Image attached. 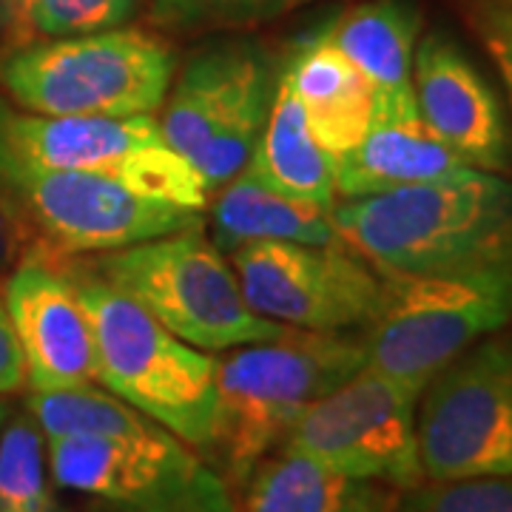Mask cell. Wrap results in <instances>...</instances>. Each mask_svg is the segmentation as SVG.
<instances>
[{"label":"cell","instance_id":"cell-1","mask_svg":"<svg viewBox=\"0 0 512 512\" xmlns=\"http://www.w3.org/2000/svg\"><path fill=\"white\" fill-rule=\"evenodd\" d=\"M342 242L384 276L512 268V180L464 171L330 208Z\"/></svg>","mask_w":512,"mask_h":512},{"label":"cell","instance_id":"cell-2","mask_svg":"<svg viewBox=\"0 0 512 512\" xmlns=\"http://www.w3.org/2000/svg\"><path fill=\"white\" fill-rule=\"evenodd\" d=\"M367 365L362 333L285 328L274 339L214 356L220 436L214 450L242 487L268 456L282 450L299 416Z\"/></svg>","mask_w":512,"mask_h":512},{"label":"cell","instance_id":"cell-3","mask_svg":"<svg viewBox=\"0 0 512 512\" xmlns=\"http://www.w3.org/2000/svg\"><path fill=\"white\" fill-rule=\"evenodd\" d=\"M180 57L134 23L0 46V94L52 117H157Z\"/></svg>","mask_w":512,"mask_h":512},{"label":"cell","instance_id":"cell-4","mask_svg":"<svg viewBox=\"0 0 512 512\" xmlns=\"http://www.w3.org/2000/svg\"><path fill=\"white\" fill-rule=\"evenodd\" d=\"M66 262L128 296L205 353L265 342L285 330L251 311L231 259L211 242L205 225Z\"/></svg>","mask_w":512,"mask_h":512},{"label":"cell","instance_id":"cell-5","mask_svg":"<svg viewBox=\"0 0 512 512\" xmlns=\"http://www.w3.org/2000/svg\"><path fill=\"white\" fill-rule=\"evenodd\" d=\"M97 350V382L194 450H214L220 399L214 356L151 319L137 302L72 268Z\"/></svg>","mask_w":512,"mask_h":512},{"label":"cell","instance_id":"cell-6","mask_svg":"<svg viewBox=\"0 0 512 512\" xmlns=\"http://www.w3.org/2000/svg\"><path fill=\"white\" fill-rule=\"evenodd\" d=\"M282 57L254 37L191 49L157 111L165 143L197 168L208 197L248 165L274 103Z\"/></svg>","mask_w":512,"mask_h":512},{"label":"cell","instance_id":"cell-7","mask_svg":"<svg viewBox=\"0 0 512 512\" xmlns=\"http://www.w3.org/2000/svg\"><path fill=\"white\" fill-rule=\"evenodd\" d=\"M504 328H512V268L384 276L382 311L362 333L367 367L421 393L450 359Z\"/></svg>","mask_w":512,"mask_h":512},{"label":"cell","instance_id":"cell-8","mask_svg":"<svg viewBox=\"0 0 512 512\" xmlns=\"http://www.w3.org/2000/svg\"><path fill=\"white\" fill-rule=\"evenodd\" d=\"M0 154L20 163L117 180L148 200L205 211L197 168L165 143L157 117H52L0 94Z\"/></svg>","mask_w":512,"mask_h":512},{"label":"cell","instance_id":"cell-9","mask_svg":"<svg viewBox=\"0 0 512 512\" xmlns=\"http://www.w3.org/2000/svg\"><path fill=\"white\" fill-rule=\"evenodd\" d=\"M0 194L35 239V254L72 259L205 225V211L148 200L117 180L0 154Z\"/></svg>","mask_w":512,"mask_h":512},{"label":"cell","instance_id":"cell-10","mask_svg":"<svg viewBox=\"0 0 512 512\" xmlns=\"http://www.w3.org/2000/svg\"><path fill=\"white\" fill-rule=\"evenodd\" d=\"M424 481L512 478V328L484 336L421 387Z\"/></svg>","mask_w":512,"mask_h":512},{"label":"cell","instance_id":"cell-11","mask_svg":"<svg viewBox=\"0 0 512 512\" xmlns=\"http://www.w3.org/2000/svg\"><path fill=\"white\" fill-rule=\"evenodd\" d=\"M416 404L419 390L365 365L299 416L282 450L402 493L424 481Z\"/></svg>","mask_w":512,"mask_h":512},{"label":"cell","instance_id":"cell-12","mask_svg":"<svg viewBox=\"0 0 512 512\" xmlns=\"http://www.w3.org/2000/svg\"><path fill=\"white\" fill-rule=\"evenodd\" d=\"M228 259L251 311L282 328L365 333L382 311L384 276L348 245L262 239Z\"/></svg>","mask_w":512,"mask_h":512},{"label":"cell","instance_id":"cell-13","mask_svg":"<svg viewBox=\"0 0 512 512\" xmlns=\"http://www.w3.org/2000/svg\"><path fill=\"white\" fill-rule=\"evenodd\" d=\"M3 305L18 336L26 384L69 390L97 384V350L77 282L60 259L29 254L3 279Z\"/></svg>","mask_w":512,"mask_h":512},{"label":"cell","instance_id":"cell-14","mask_svg":"<svg viewBox=\"0 0 512 512\" xmlns=\"http://www.w3.org/2000/svg\"><path fill=\"white\" fill-rule=\"evenodd\" d=\"M57 487L94 501H151L180 495L217 476L163 424L123 436H60L46 441Z\"/></svg>","mask_w":512,"mask_h":512},{"label":"cell","instance_id":"cell-15","mask_svg":"<svg viewBox=\"0 0 512 512\" xmlns=\"http://www.w3.org/2000/svg\"><path fill=\"white\" fill-rule=\"evenodd\" d=\"M413 94L424 126L476 171L510 174L512 134L498 94L444 32H427L413 55Z\"/></svg>","mask_w":512,"mask_h":512},{"label":"cell","instance_id":"cell-16","mask_svg":"<svg viewBox=\"0 0 512 512\" xmlns=\"http://www.w3.org/2000/svg\"><path fill=\"white\" fill-rule=\"evenodd\" d=\"M282 69L305 111L316 143L330 157H342L365 140L376 120V94L362 72L330 43L325 26L299 37Z\"/></svg>","mask_w":512,"mask_h":512},{"label":"cell","instance_id":"cell-17","mask_svg":"<svg viewBox=\"0 0 512 512\" xmlns=\"http://www.w3.org/2000/svg\"><path fill=\"white\" fill-rule=\"evenodd\" d=\"M336 197L356 200L407 185L436 183L470 171L416 111L376 114L359 146L333 160Z\"/></svg>","mask_w":512,"mask_h":512},{"label":"cell","instance_id":"cell-18","mask_svg":"<svg viewBox=\"0 0 512 512\" xmlns=\"http://www.w3.org/2000/svg\"><path fill=\"white\" fill-rule=\"evenodd\" d=\"M330 43L362 72L376 94V114L416 111L413 55L419 12L410 0H367L325 23Z\"/></svg>","mask_w":512,"mask_h":512},{"label":"cell","instance_id":"cell-19","mask_svg":"<svg viewBox=\"0 0 512 512\" xmlns=\"http://www.w3.org/2000/svg\"><path fill=\"white\" fill-rule=\"evenodd\" d=\"M205 222L211 231V242L225 256H231L248 242L262 239L302 245H345L333 225L330 208L288 197L245 168L208 197Z\"/></svg>","mask_w":512,"mask_h":512},{"label":"cell","instance_id":"cell-20","mask_svg":"<svg viewBox=\"0 0 512 512\" xmlns=\"http://www.w3.org/2000/svg\"><path fill=\"white\" fill-rule=\"evenodd\" d=\"M242 512H393L399 490L333 473L311 458L276 450L248 481Z\"/></svg>","mask_w":512,"mask_h":512},{"label":"cell","instance_id":"cell-21","mask_svg":"<svg viewBox=\"0 0 512 512\" xmlns=\"http://www.w3.org/2000/svg\"><path fill=\"white\" fill-rule=\"evenodd\" d=\"M265 185L296 197L333 208L336 197V171L333 157L316 143L305 111L296 100L285 69H279L274 103L268 111V123L256 143L251 160L245 165Z\"/></svg>","mask_w":512,"mask_h":512},{"label":"cell","instance_id":"cell-22","mask_svg":"<svg viewBox=\"0 0 512 512\" xmlns=\"http://www.w3.org/2000/svg\"><path fill=\"white\" fill-rule=\"evenodd\" d=\"M146 6L148 0H0V40L20 46L117 29L134 23Z\"/></svg>","mask_w":512,"mask_h":512},{"label":"cell","instance_id":"cell-23","mask_svg":"<svg viewBox=\"0 0 512 512\" xmlns=\"http://www.w3.org/2000/svg\"><path fill=\"white\" fill-rule=\"evenodd\" d=\"M0 512H55L46 439L29 410L0 430Z\"/></svg>","mask_w":512,"mask_h":512},{"label":"cell","instance_id":"cell-24","mask_svg":"<svg viewBox=\"0 0 512 512\" xmlns=\"http://www.w3.org/2000/svg\"><path fill=\"white\" fill-rule=\"evenodd\" d=\"M299 0H148L151 20L168 32H197L222 26H248L285 15Z\"/></svg>","mask_w":512,"mask_h":512},{"label":"cell","instance_id":"cell-25","mask_svg":"<svg viewBox=\"0 0 512 512\" xmlns=\"http://www.w3.org/2000/svg\"><path fill=\"white\" fill-rule=\"evenodd\" d=\"M393 512H512V478L421 481L399 493Z\"/></svg>","mask_w":512,"mask_h":512},{"label":"cell","instance_id":"cell-26","mask_svg":"<svg viewBox=\"0 0 512 512\" xmlns=\"http://www.w3.org/2000/svg\"><path fill=\"white\" fill-rule=\"evenodd\" d=\"M464 18L507 83L512 100V0H461Z\"/></svg>","mask_w":512,"mask_h":512},{"label":"cell","instance_id":"cell-27","mask_svg":"<svg viewBox=\"0 0 512 512\" xmlns=\"http://www.w3.org/2000/svg\"><path fill=\"white\" fill-rule=\"evenodd\" d=\"M234 498L220 476H211L200 487L180 495H165L151 501H94L86 512H231Z\"/></svg>","mask_w":512,"mask_h":512},{"label":"cell","instance_id":"cell-28","mask_svg":"<svg viewBox=\"0 0 512 512\" xmlns=\"http://www.w3.org/2000/svg\"><path fill=\"white\" fill-rule=\"evenodd\" d=\"M29 254H35V239L12 208V202L0 194V282Z\"/></svg>","mask_w":512,"mask_h":512},{"label":"cell","instance_id":"cell-29","mask_svg":"<svg viewBox=\"0 0 512 512\" xmlns=\"http://www.w3.org/2000/svg\"><path fill=\"white\" fill-rule=\"evenodd\" d=\"M20 387H26V365L9 311L0 296V396L18 393Z\"/></svg>","mask_w":512,"mask_h":512},{"label":"cell","instance_id":"cell-30","mask_svg":"<svg viewBox=\"0 0 512 512\" xmlns=\"http://www.w3.org/2000/svg\"><path fill=\"white\" fill-rule=\"evenodd\" d=\"M6 419H9V404L0 399V430H3V424H6Z\"/></svg>","mask_w":512,"mask_h":512},{"label":"cell","instance_id":"cell-31","mask_svg":"<svg viewBox=\"0 0 512 512\" xmlns=\"http://www.w3.org/2000/svg\"><path fill=\"white\" fill-rule=\"evenodd\" d=\"M299 3H308V0H299Z\"/></svg>","mask_w":512,"mask_h":512},{"label":"cell","instance_id":"cell-32","mask_svg":"<svg viewBox=\"0 0 512 512\" xmlns=\"http://www.w3.org/2000/svg\"><path fill=\"white\" fill-rule=\"evenodd\" d=\"M231 512H242V510H231Z\"/></svg>","mask_w":512,"mask_h":512}]
</instances>
